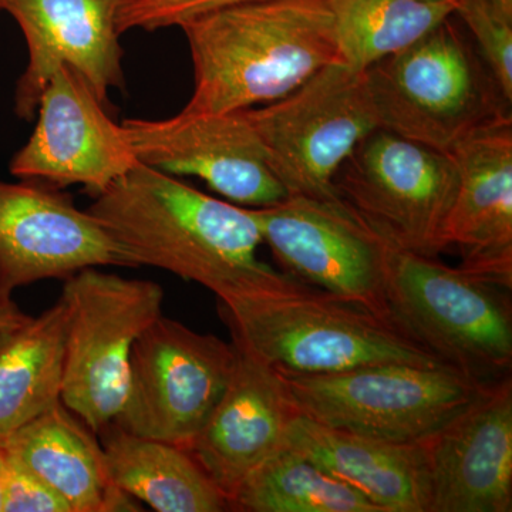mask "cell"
<instances>
[{
	"label": "cell",
	"instance_id": "6da1fadb",
	"mask_svg": "<svg viewBox=\"0 0 512 512\" xmlns=\"http://www.w3.org/2000/svg\"><path fill=\"white\" fill-rule=\"evenodd\" d=\"M87 211L138 266L200 284L220 301L301 284L258 258L262 237L249 208L146 164L117 178Z\"/></svg>",
	"mask_w": 512,
	"mask_h": 512
},
{
	"label": "cell",
	"instance_id": "7a4b0ae2",
	"mask_svg": "<svg viewBox=\"0 0 512 512\" xmlns=\"http://www.w3.org/2000/svg\"><path fill=\"white\" fill-rule=\"evenodd\" d=\"M194 66L181 113L221 114L288 96L343 63L329 0H251L180 26Z\"/></svg>",
	"mask_w": 512,
	"mask_h": 512
},
{
	"label": "cell",
	"instance_id": "3957f363",
	"mask_svg": "<svg viewBox=\"0 0 512 512\" xmlns=\"http://www.w3.org/2000/svg\"><path fill=\"white\" fill-rule=\"evenodd\" d=\"M218 313L238 349L285 375L384 363L450 367L389 319L308 285L218 299Z\"/></svg>",
	"mask_w": 512,
	"mask_h": 512
},
{
	"label": "cell",
	"instance_id": "277c9868",
	"mask_svg": "<svg viewBox=\"0 0 512 512\" xmlns=\"http://www.w3.org/2000/svg\"><path fill=\"white\" fill-rule=\"evenodd\" d=\"M453 15L365 70L377 126L444 153L511 119V103Z\"/></svg>",
	"mask_w": 512,
	"mask_h": 512
},
{
	"label": "cell",
	"instance_id": "5b68a950",
	"mask_svg": "<svg viewBox=\"0 0 512 512\" xmlns=\"http://www.w3.org/2000/svg\"><path fill=\"white\" fill-rule=\"evenodd\" d=\"M511 291L436 256L390 248L387 318L407 338L481 386L511 377Z\"/></svg>",
	"mask_w": 512,
	"mask_h": 512
},
{
	"label": "cell",
	"instance_id": "8992f818",
	"mask_svg": "<svg viewBox=\"0 0 512 512\" xmlns=\"http://www.w3.org/2000/svg\"><path fill=\"white\" fill-rule=\"evenodd\" d=\"M67 306L62 402L100 434L119 417L130 382L131 350L163 316L156 282L86 268L64 279Z\"/></svg>",
	"mask_w": 512,
	"mask_h": 512
},
{
	"label": "cell",
	"instance_id": "52a82bcc",
	"mask_svg": "<svg viewBox=\"0 0 512 512\" xmlns=\"http://www.w3.org/2000/svg\"><path fill=\"white\" fill-rule=\"evenodd\" d=\"M336 194L393 248L437 256L456 200L450 153L377 127L340 165Z\"/></svg>",
	"mask_w": 512,
	"mask_h": 512
},
{
	"label": "cell",
	"instance_id": "ba28073f",
	"mask_svg": "<svg viewBox=\"0 0 512 512\" xmlns=\"http://www.w3.org/2000/svg\"><path fill=\"white\" fill-rule=\"evenodd\" d=\"M282 376L303 416L333 429L392 443L426 440L483 387L451 367L404 363L330 375Z\"/></svg>",
	"mask_w": 512,
	"mask_h": 512
},
{
	"label": "cell",
	"instance_id": "9c48e42d",
	"mask_svg": "<svg viewBox=\"0 0 512 512\" xmlns=\"http://www.w3.org/2000/svg\"><path fill=\"white\" fill-rule=\"evenodd\" d=\"M289 195L340 200L336 173L377 126L365 70L333 63L282 99L245 109Z\"/></svg>",
	"mask_w": 512,
	"mask_h": 512
},
{
	"label": "cell",
	"instance_id": "30bf717a",
	"mask_svg": "<svg viewBox=\"0 0 512 512\" xmlns=\"http://www.w3.org/2000/svg\"><path fill=\"white\" fill-rule=\"evenodd\" d=\"M237 349L160 316L131 350L126 402L114 424L188 450L220 402Z\"/></svg>",
	"mask_w": 512,
	"mask_h": 512
},
{
	"label": "cell",
	"instance_id": "8fae6325",
	"mask_svg": "<svg viewBox=\"0 0 512 512\" xmlns=\"http://www.w3.org/2000/svg\"><path fill=\"white\" fill-rule=\"evenodd\" d=\"M249 212L286 275L387 318L384 284L392 245L342 200L288 195Z\"/></svg>",
	"mask_w": 512,
	"mask_h": 512
},
{
	"label": "cell",
	"instance_id": "7c38bea8",
	"mask_svg": "<svg viewBox=\"0 0 512 512\" xmlns=\"http://www.w3.org/2000/svg\"><path fill=\"white\" fill-rule=\"evenodd\" d=\"M103 266L140 268L69 194L37 181L0 180V303H12L20 286Z\"/></svg>",
	"mask_w": 512,
	"mask_h": 512
},
{
	"label": "cell",
	"instance_id": "4fadbf2b",
	"mask_svg": "<svg viewBox=\"0 0 512 512\" xmlns=\"http://www.w3.org/2000/svg\"><path fill=\"white\" fill-rule=\"evenodd\" d=\"M36 117L28 143L10 160V174L19 180L59 190L82 185L94 198L138 163L123 126L67 64L47 82Z\"/></svg>",
	"mask_w": 512,
	"mask_h": 512
},
{
	"label": "cell",
	"instance_id": "5bb4252c",
	"mask_svg": "<svg viewBox=\"0 0 512 512\" xmlns=\"http://www.w3.org/2000/svg\"><path fill=\"white\" fill-rule=\"evenodd\" d=\"M138 163L171 175H194L247 208L288 197L266 163L264 148L245 110L187 114L121 123Z\"/></svg>",
	"mask_w": 512,
	"mask_h": 512
},
{
	"label": "cell",
	"instance_id": "9a60e30c",
	"mask_svg": "<svg viewBox=\"0 0 512 512\" xmlns=\"http://www.w3.org/2000/svg\"><path fill=\"white\" fill-rule=\"evenodd\" d=\"M131 0H2L18 23L29 60L13 94L18 119H36L40 96L62 64L89 82L104 104L123 89V47L117 20Z\"/></svg>",
	"mask_w": 512,
	"mask_h": 512
},
{
	"label": "cell",
	"instance_id": "2e32d148",
	"mask_svg": "<svg viewBox=\"0 0 512 512\" xmlns=\"http://www.w3.org/2000/svg\"><path fill=\"white\" fill-rule=\"evenodd\" d=\"M421 444L429 471V512L512 511L511 377L485 384Z\"/></svg>",
	"mask_w": 512,
	"mask_h": 512
},
{
	"label": "cell",
	"instance_id": "e0dca14e",
	"mask_svg": "<svg viewBox=\"0 0 512 512\" xmlns=\"http://www.w3.org/2000/svg\"><path fill=\"white\" fill-rule=\"evenodd\" d=\"M235 349L227 389L188 447L229 504L245 477L284 447L289 427L301 414L281 372Z\"/></svg>",
	"mask_w": 512,
	"mask_h": 512
},
{
	"label": "cell",
	"instance_id": "ac0fdd59",
	"mask_svg": "<svg viewBox=\"0 0 512 512\" xmlns=\"http://www.w3.org/2000/svg\"><path fill=\"white\" fill-rule=\"evenodd\" d=\"M458 170L446 228L458 268L512 291V117L488 124L450 151Z\"/></svg>",
	"mask_w": 512,
	"mask_h": 512
},
{
	"label": "cell",
	"instance_id": "d6986e66",
	"mask_svg": "<svg viewBox=\"0 0 512 512\" xmlns=\"http://www.w3.org/2000/svg\"><path fill=\"white\" fill-rule=\"evenodd\" d=\"M284 447L355 488L380 512H429L430 485L421 443L370 439L299 414Z\"/></svg>",
	"mask_w": 512,
	"mask_h": 512
},
{
	"label": "cell",
	"instance_id": "ffe728a7",
	"mask_svg": "<svg viewBox=\"0 0 512 512\" xmlns=\"http://www.w3.org/2000/svg\"><path fill=\"white\" fill-rule=\"evenodd\" d=\"M3 453L63 498L72 512H106L116 485L94 433L63 402L0 440Z\"/></svg>",
	"mask_w": 512,
	"mask_h": 512
},
{
	"label": "cell",
	"instance_id": "44dd1931",
	"mask_svg": "<svg viewBox=\"0 0 512 512\" xmlns=\"http://www.w3.org/2000/svg\"><path fill=\"white\" fill-rule=\"evenodd\" d=\"M111 484L158 512L231 510L227 495L190 451L146 439L111 423L101 431Z\"/></svg>",
	"mask_w": 512,
	"mask_h": 512
},
{
	"label": "cell",
	"instance_id": "7402d4cb",
	"mask_svg": "<svg viewBox=\"0 0 512 512\" xmlns=\"http://www.w3.org/2000/svg\"><path fill=\"white\" fill-rule=\"evenodd\" d=\"M67 306L0 328V440L62 402Z\"/></svg>",
	"mask_w": 512,
	"mask_h": 512
},
{
	"label": "cell",
	"instance_id": "603a6c76",
	"mask_svg": "<svg viewBox=\"0 0 512 512\" xmlns=\"http://www.w3.org/2000/svg\"><path fill=\"white\" fill-rule=\"evenodd\" d=\"M244 512H380L365 495L309 458L279 448L245 477L231 497Z\"/></svg>",
	"mask_w": 512,
	"mask_h": 512
},
{
	"label": "cell",
	"instance_id": "cb8c5ba5",
	"mask_svg": "<svg viewBox=\"0 0 512 512\" xmlns=\"http://www.w3.org/2000/svg\"><path fill=\"white\" fill-rule=\"evenodd\" d=\"M342 62L366 70L402 52L450 18L457 2L444 0H329Z\"/></svg>",
	"mask_w": 512,
	"mask_h": 512
},
{
	"label": "cell",
	"instance_id": "d4e9b609",
	"mask_svg": "<svg viewBox=\"0 0 512 512\" xmlns=\"http://www.w3.org/2000/svg\"><path fill=\"white\" fill-rule=\"evenodd\" d=\"M454 16L471 33L505 100L512 103V23L498 16L491 0H458Z\"/></svg>",
	"mask_w": 512,
	"mask_h": 512
},
{
	"label": "cell",
	"instance_id": "484cf974",
	"mask_svg": "<svg viewBox=\"0 0 512 512\" xmlns=\"http://www.w3.org/2000/svg\"><path fill=\"white\" fill-rule=\"evenodd\" d=\"M244 2L251 0H131L121 10L117 28L121 35L133 29L154 32L171 26L180 28L205 13Z\"/></svg>",
	"mask_w": 512,
	"mask_h": 512
},
{
	"label": "cell",
	"instance_id": "4316f807",
	"mask_svg": "<svg viewBox=\"0 0 512 512\" xmlns=\"http://www.w3.org/2000/svg\"><path fill=\"white\" fill-rule=\"evenodd\" d=\"M3 456L6 473L2 512H72L66 501L28 468L6 453Z\"/></svg>",
	"mask_w": 512,
	"mask_h": 512
},
{
	"label": "cell",
	"instance_id": "83f0119b",
	"mask_svg": "<svg viewBox=\"0 0 512 512\" xmlns=\"http://www.w3.org/2000/svg\"><path fill=\"white\" fill-rule=\"evenodd\" d=\"M23 312H20L15 302L12 303H0V328L2 326L9 325V323L15 322Z\"/></svg>",
	"mask_w": 512,
	"mask_h": 512
},
{
	"label": "cell",
	"instance_id": "f1b7e54d",
	"mask_svg": "<svg viewBox=\"0 0 512 512\" xmlns=\"http://www.w3.org/2000/svg\"><path fill=\"white\" fill-rule=\"evenodd\" d=\"M498 16L505 22L512 23V0H491Z\"/></svg>",
	"mask_w": 512,
	"mask_h": 512
},
{
	"label": "cell",
	"instance_id": "f546056e",
	"mask_svg": "<svg viewBox=\"0 0 512 512\" xmlns=\"http://www.w3.org/2000/svg\"><path fill=\"white\" fill-rule=\"evenodd\" d=\"M6 461L0 450V512L3 511V487H5Z\"/></svg>",
	"mask_w": 512,
	"mask_h": 512
},
{
	"label": "cell",
	"instance_id": "4dcf8cb0",
	"mask_svg": "<svg viewBox=\"0 0 512 512\" xmlns=\"http://www.w3.org/2000/svg\"><path fill=\"white\" fill-rule=\"evenodd\" d=\"M444 2H458V0H444Z\"/></svg>",
	"mask_w": 512,
	"mask_h": 512
},
{
	"label": "cell",
	"instance_id": "1f68e13d",
	"mask_svg": "<svg viewBox=\"0 0 512 512\" xmlns=\"http://www.w3.org/2000/svg\"><path fill=\"white\" fill-rule=\"evenodd\" d=\"M3 10H2V0H0V13H2Z\"/></svg>",
	"mask_w": 512,
	"mask_h": 512
}]
</instances>
